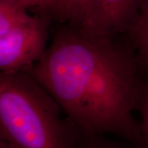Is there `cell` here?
<instances>
[{
	"label": "cell",
	"mask_w": 148,
	"mask_h": 148,
	"mask_svg": "<svg viewBox=\"0 0 148 148\" xmlns=\"http://www.w3.org/2000/svg\"><path fill=\"white\" fill-rule=\"evenodd\" d=\"M0 148H16L12 144L3 140H0Z\"/></svg>",
	"instance_id": "11"
},
{
	"label": "cell",
	"mask_w": 148,
	"mask_h": 148,
	"mask_svg": "<svg viewBox=\"0 0 148 148\" xmlns=\"http://www.w3.org/2000/svg\"><path fill=\"white\" fill-rule=\"evenodd\" d=\"M135 110L138 111L140 116L138 123L140 140L138 148H148V73L141 74Z\"/></svg>",
	"instance_id": "7"
},
{
	"label": "cell",
	"mask_w": 148,
	"mask_h": 148,
	"mask_svg": "<svg viewBox=\"0 0 148 148\" xmlns=\"http://www.w3.org/2000/svg\"><path fill=\"white\" fill-rule=\"evenodd\" d=\"M138 0H90L79 28L98 37H113L128 31Z\"/></svg>",
	"instance_id": "4"
},
{
	"label": "cell",
	"mask_w": 148,
	"mask_h": 148,
	"mask_svg": "<svg viewBox=\"0 0 148 148\" xmlns=\"http://www.w3.org/2000/svg\"><path fill=\"white\" fill-rule=\"evenodd\" d=\"M10 1H14L25 8L34 6L40 8L50 9L52 11L55 10L57 3V0H10Z\"/></svg>",
	"instance_id": "10"
},
{
	"label": "cell",
	"mask_w": 148,
	"mask_h": 148,
	"mask_svg": "<svg viewBox=\"0 0 148 148\" xmlns=\"http://www.w3.org/2000/svg\"><path fill=\"white\" fill-rule=\"evenodd\" d=\"M90 0H57L54 13L62 19H69L79 25Z\"/></svg>",
	"instance_id": "8"
},
{
	"label": "cell",
	"mask_w": 148,
	"mask_h": 148,
	"mask_svg": "<svg viewBox=\"0 0 148 148\" xmlns=\"http://www.w3.org/2000/svg\"><path fill=\"white\" fill-rule=\"evenodd\" d=\"M47 38V22L34 16L0 36L1 73L29 70L45 53Z\"/></svg>",
	"instance_id": "3"
},
{
	"label": "cell",
	"mask_w": 148,
	"mask_h": 148,
	"mask_svg": "<svg viewBox=\"0 0 148 148\" xmlns=\"http://www.w3.org/2000/svg\"><path fill=\"white\" fill-rule=\"evenodd\" d=\"M28 71L0 73V140L16 148H77L84 136Z\"/></svg>",
	"instance_id": "2"
},
{
	"label": "cell",
	"mask_w": 148,
	"mask_h": 148,
	"mask_svg": "<svg viewBox=\"0 0 148 148\" xmlns=\"http://www.w3.org/2000/svg\"><path fill=\"white\" fill-rule=\"evenodd\" d=\"M27 71L84 136L112 134L138 147L133 112L141 73L132 49L79 27L64 29Z\"/></svg>",
	"instance_id": "1"
},
{
	"label": "cell",
	"mask_w": 148,
	"mask_h": 148,
	"mask_svg": "<svg viewBox=\"0 0 148 148\" xmlns=\"http://www.w3.org/2000/svg\"><path fill=\"white\" fill-rule=\"evenodd\" d=\"M25 8L10 0H0V36L32 19L33 16L27 13Z\"/></svg>",
	"instance_id": "6"
},
{
	"label": "cell",
	"mask_w": 148,
	"mask_h": 148,
	"mask_svg": "<svg viewBox=\"0 0 148 148\" xmlns=\"http://www.w3.org/2000/svg\"><path fill=\"white\" fill-rule=\"evenodd\" d=\"M127 32L140 73H148V0H138L136 15Z\"/></svg>",
	"instance_id": "5"
},
{
	"label": "cell",
	"mask_w": 148,
	"mask_h": 148,
	"mask_svg": "<svg viewBox=\"0 0 148 148\" xmlns=\"http://www.w3.org/2000/svg\"><path fill=\"white\" fill-rule=\"evenodd\" d=\"M77 148H125L123 145L108 140L103 135L84 136Z\"/></svg>",
	"instance_id": "9"
}]
</instances>
